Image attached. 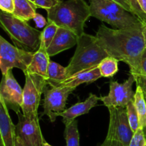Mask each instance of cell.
Here are the masks:
<instances>
[{"instance_id":"6da1fadb","label":"cell","mask_w":146,"mask_h":146,"mask_svg":"<svg viewBox=\"0 0 146 146\" xmlns=\"http://www.w3.org/2000/svg\"><path fill=\"white\" fill-rule=\"evenodd\" d=\"M143 25L112 29L101 24L96 34L108 55L126 63L132 74L139 72L141 57L145 49Z\"/></svg>"},{"instance_id":"7a4b0ae2","label":"cell","mask_w":146,"mask_h":146,"mask_svg":"<svg viewBox=\"0 0 146 146\" xmlns=\"http://www.w3.org/2000/svg\"><path fill=\"white\" fill-rule=\"evenodd\" d=\"M46 11L48 21L71 30L78 37L84 33L86 21L91 17L89 4L84 0L61 1Z\"/></svg>"},{"instance_id":"3957f363","label":"cell","mask_w":146,"mask_h":146,"mask_svg":"<svg viewBox=\"0 0 146 146\" xmlns=\"http://www.w3.org/2000/svg\"><path fill=\"white\" fill-rule=\"evenodd\" d=\"M108 56L96 36L84 32L78 38L75 53L66 67V78L78 72L98 66Z\"/></svg>"},{"instance_id":"277c9868","label":"cell","mask_w":146,"mask_h":146,"mask_svg":"<svg viewBox=\"0 0 146 146\" xmlns=\"http://www.w3.org/2000/svg\"><path fill=\"white\" fill-rule=\"evenodd\" d=\"M0 24L1 28L10 37L14 46L24 51L34 53L39 49L41 31L31 27L27 21L1 11Z\"/></svg>"},{"instance_id":"5b68a950","label":"cell","mask_w":146,"mask_h":146,"mask_svg":"<svg viewBox=\"0 0 146 146\" xmlns=\"http://www.w3.org/2000/svg\"><path fill=\"white\" fill-rule=\"evenodd\" d=\"M91 17L116 29H125L145 24L133 13L113 0H89Z\"/></svg>"},{"instance_id":"8992f818","label":"cell","mask_w":146,"mask_h":146,"mask_svg":"<svg viewBox=\"0 0 146 146\" xmlns=\"http://www.w3.org/2000/svg\"><path fill=\"white\" fill-rule=\"evenodd\" d=\"M26 81L23 89V104L21 110L24 115L29 117L38 116V108L41 94L47 85V79L44 77L25 72Z\"/></svg>"},{"instance_id":"52a82bcc","label":"cell","mask_w":146,"mask_h":146,"mask_svg":"<svg viewBox=\"0 0 146 146\" xmlns=\"http://www.w3.org/2000/svg\"><path fill=\"white\" fill-rule=\"evenodd\" d=\"M34 52L24 51L0 37V69L2 75L13 68L26 72L31 62Z\"/></svg>"},{"instance_id":"ba28073f","label":"cell","mask_w":146,"mask_h":146,"mask_svg":"<svg viewBox=\"0 0 146 146\" xmlns=\"http://www.w3.org/2000/svg\"><path fill=\"white\" fill-rule=\"evenodd\" d=\"M76 88L69 87H57L47 84L44 91L43 115L48 117L50 121L54 122L58 116L66 110L67 100Z\"/></svg>"},{"instance_id":"9c48e42d","label":"cell","mask_w":146,"mask_h":146,"mask_svg":"<svg viewBox=\"0 0 146 146\" xmlns=\"http://www.w3.org/2000/svg\"><path fill=\"white\" fill-rule=\"evenodd\" d=\"M110 122L106 137L121 142L128 146L133 136L127 114L126 107H109Z\"/></svg>"},{"instance_id":"30bf717a","label":"cell","mask_w":146,"mask_h":146,"mask_svg":"<svg viewBox=\"0 0 146 146\" xmlns=\"http://www.w3.org/2000/svg\"><path fill=\"white\" fill-rule=\"evenodd\" d=\"M19 122L16 125L17 136L24 146H44L43 137L38 117H29L22 113H17Z\"/></svg>"},{"instance_id":"8fae6325","label":"cell","mask_w":146,"mask_h":146,"mask_svg":"<svg viewBox=\"0 0 146 146\" xmlns=\"http://www.w3.org/2000/svg\"><path fill=\"white\" fill-rule=\"evenodd\" d=\"M135 82L132 74L123 83L111 81L109 93L108 95L100 97V100L108 108L126 107L128 102L134 100L135 92L133 90V84Z\"/></svg>"},{"instance_id":"7c38bea8","label":"cell","mask_w":146,"mask_h":146,"mask_svg":"<svg viewBox=\"0 0 146 146\" xmlns=\"http://www.w3.org/2000/svg\"><path fill=\"white\" fill-rule=\"evenodd\" d=\"M0 97L8 108H11L17 114L19 113L23 104V90L14 77L12 70L3 75L0 84Z\"/></svg>"},{"instance_id":"4fadbf2b","label":"cell","mask_w":146,"mask_h":146,"mask_svg":"<svg viewBox=\"0 0 146 146\" xmlns=\"http://www.w3.org/2000/svg\"><path fill=\"white\" fill-rule=\"evenodd\" d=\"M0 146H16L17 133L14 125L10 117L8 107L2 98L0 97Z\"/></svg>"},{"instance_id":"5bb4252c","label":"cell","mask_w":146,"mask_h":146,"mask_svg":"<svg viewBox=\"0 0 146 146\" xmlns=\"http://www.w3.org/2000/svg\"><path fill=\"white\" fill-rule=\"evenodd\" d=\"M78 35L64 27H58L54 40L47 49L49 57H54L60 52L77 45L78 41Z\"/></svg>"},{"instance_id":"9a60e30c","label":"cell","mask_w":146,"mask_h":146,"mask_svg":"<svg viewBox=\"0 0 146 146\" xmlns=\"http://www.w3.org/2000/svg\"><path fill=\"white\" fill-rule=\"evenodd\" d=\"M98 65L91 68L86 69L82 71L78 72L68 78L61 82L54 83H48L50 85L57 86V87H69L76 88V87L84 83H91L101 77Z\"/></svg>"},{"instance_id":"2e32d148","label":"cell","mask_w":146,"mask_h":146,"mask_svg":"<svg viewBox=\"0 0 146 146\" xmlns=\"http://www.w3.org/2000/svg\"><path fill=\"white\" fill-rule=\"evenodd\" d=\"M99 100L100 97H98V96L92 94V93H90L88 97L85 101L78 102L71 106L69 108L66 109L60 115V116L63 117V121H64V124L66 123L71 121V120H76V118L78 116L89 113L90 110L98 104Z\"/></svg>"},{"instance_id":"e0dca14e","label":"cell","mask_w":146,"mask_h":146,"mask_svg":"<svg viewBox=\"0 0 146 146\" xmlns=\"http://www.w3.org/2000/svg\"><path fill=\"white\" fill-rule=\"evenodd\" d=\"M50 57L47 52V49L40 46L39 49L34 52L31 62L26 72L38 74L48 80V67Z\"/></svg>"},{"instance_id":"ac0fdd59","label":"cell","mask_w":146,"mask_h":146,"mask_svg":"<svg viewBox=\"0 0 146 146\" xmlns=\"http://www.w3.org/2000/svg\"><path fill=\"white\" fill-rule=\"evenodd\" d=\"M36 4L29 0H14V10L11 14L28 21L34 19L36 14Z\"/></svg>"},{"instance_id":"d6986e66","label":"cell","mask_w":146,"mask_h":146,"mask_svg":"<svg viewBox=\"0 0 146 146\" xmlns=\"http://www.w3.org/2000/svg\"><path fill=\"white\" fill-rule=\"evenodd\" d=\"M134 104L139 117L140 127H146V99L143 91L140 86L136 85L134 96Z\"/></svg>"},{"instance_id":"ffe728a7","label":"cell","mask_w":146,"mask_h":146,"mask_svg":"<svg viewBox=\"0 0 146 146\" xmlns=\"http://www.w3.org/2000/svg\"><path fill=\"white\" fill-rule=\"evenodd\" d=\"M64 135L66 142V146H80L78 122L76 120L65 123Z\"/></svg>"},{"instance_id":"44dd1931","label":"cell","mask_w":146,"mask_h":146,"mask_svg":"<svg viewBox=\"0 0 146 146\" xmlns=\"http://www.w3.org/2000/svg\"><path fill=\"white\" fill-rule=\"evenodd\" d=\"M47 73V83L58 82L66 78V68L54 61H50Z\"/></svg>"},{"instance_id":"7402d4cb","label":"cell","mask_w":146,"mask_h":146,"mask_svg":"<svg viewBox=\"0 0 146 146\" xmlns=\"http://www.w3.org/2000/svg\"><path fill=\"white\" fill-rule=\"evenodd\" d=\"M118 60L114 57L108 56L98 64L101 76L104 77H111L118 71Z\"/></svg>"},{"instance_id":"603a6c76","label":"cell","mask_w":146,"mask_h":146,"mask_svg":"<svg viewBox=\"0 0 146 146\" xmlns=\"http://www.w3.org/2000/svg\"><path fill=\"white\" fill-rule=\"evenodd\" d=\"M58 27H59L57 26L55 23L48 21V24L44 27V30L41 31V45H40L41 47L48 49L56 34Z\"/></svg>"},{"instance_id":"cb8c5ba5","label":"cell","mask_w":146,"mask_h":146,"mask_svg":"<svg viewBox=\"0 0 146 146\" xmlns=\"http://www.w3.org/2000/svg\"><path fill=\"white\" fill-rule=\"evenodd\" d=\"M126 110L130 125H131L133 131L135 133L141 127H140L139 117H138V115L135 110V104H134V100H131V102H128L126 106Z\"/></svg>"},{"instance_id":"d4e9b609","label":"cell","mask_w":146,"mask_h":146,"mask_svg":"<svg viewBox=\"0 0 146 146\" xmlns=\"http://www.w3.org/2000/svg\"><path fill=\"white\" fill-rule=\"evenodd\" d=\"M128 146H146V135L143 127H139L134 133Z\"/></svg>"},{"instance_id":"484cf974","label":"cell","mask_w":146,"mask_h":146,"mask_svg":"<svg viewBox=\"0 0 146 146\" xmlns=\"http://www.w3.org/2000/svg\"><path fill=\"white\" fill-rule=\"evenodd\" d=\"M131 7L133 13L146 24V14L141 9L138 0H127Z\"/></svg>"},{"instance_id":"4316f807","label":"cell","mask_w":146,"mask_h":146,"mask_svg":"<svg viewBox=\"0 0 146 146\" xmlns=\"http://www.w3.org/2000/svg\"><path fill=\"white\" fill-rule=\"evenodd\" d=\"M63 0H35L34 4L37 8H42L48 10L61 2Z\"/></svg>"},{"instance_id":"83f0119b","label":"cell","mask_w":146,"mask_h":146,"mask_svg":"<svg viewBox=\"0 0 146 146\" xmlns=\"http://www.w3.org/2000/svg\"><path fill=\"white\" fill-rule=\"evenodd\" d=\"M1 11L12 14L14 10V0H0Z\"/></svg>"},{"instance_id":"f1b7e54d","label":"cell","mask_w":146,"mask_h":146,"mask_svg":"<svg viewBox=\"0 0 146 146\" xmlns=\"http://www.w3.org/2000/svg\"><path fill=\"white\" fill-rule=\"evenodd\" d=\"M134 77L137 85L142 88L144 94L146 95V76L141 74H132Z\"/></svg>"},{"instance_id":"f546056e","label":"cell","mask_w":146,"mask_h":146,"mask_svg":"<svg viewBox=\"0 0 146 146\" xmlns=\"http://www.w3.org/2000/svg\"><path fill=\"white\" fill-rule=\"evenodd\" d=\"M33 19H34V21H35L36 25V27H38V28H40V29L44 28V27H45L48 24V21H47V20L46 19L44 18L41 14H38V13L36 14V15L34 16Z\"/></svg>"},{"instance_id":"4dcf8cb0","label":"cell","mask_w":146,"mask_h":146,"mask_svg":"<svg viewBox=\"0 0 146 146\" xmlns=\"http://www.w3.org/2000/svg\"><path fill=\"white\" fill-rule=\"evenodd\" d=\"M137 74H141V75L146 76V48L144 50L143 52L141 60V64H140L139 72Z\"/></svg>"},{"instance_id":"1f68e13d","label":"cell","mask_w":146,"mask_h":146,"mask_svg":"<svg viewBox=\"0 0 146 146\" xmlns=\"http://www.w3.org/2000/svg\"><path fill=\"white\" fill-rule=\"evenodd\" d=\"M100 146H124V145L121 143V142L118 141V140L108 138V137H106L104 142Z\"/></svg>"},{"instance_id":"d6a6232c","label":"cell","mask_w":146,"mask_h":146,"mask_svg":"<svg viewBox=\"0 0 146 146\" xmlns=\"http://www.w3.org/2000/svg\"><path fill=\"white\" fill-rule=\"evenodd\" d=\"M113 1H115V2H117V3H118L120 5L122 6L123 7H124L125 9L128 10V11H131V12L133 13L131 6H130L129 3L128 2V1H127V0H113Z\"/></svg>"},{"instance_id":"836d02e7","label":"cell","mask_w":146,"mask_h":146,"mask_svg":"<svg viewBox=\"0 0 146 146\" xmlns=\"http://www.w3.org/2000/svg\"><path fill=\"white\" fill-rule=\"evenodd\" d=\"M141 9L146 14V0H138Z\"/></svg>"},{"instance_id":"e575fe53","label":"cell","mask_w":146,"mask_h":146,"mask_svg":"<svg viewBox=\"0 0 146 146\" xmlns=\"http://www.w3.org/2000/svg\"><path fill=\"white\" fill-rule=\"evenodd\" d=\"M143 34L144 40H145V45L146 48V24H145L143 27Z\"/></svg>"},{"instance_id":"d590c367","label":"cell","mask_w":146,"mask_h":146,"mask_svg":"<svg viewBox=\"0 0 146 146\" xmlns=\"http://www.w3.org/2000/svg\"><path fill=\"white\" fill-rule=\"evenodd\" d=\"M16 146H24L22 142L21 141L19 138L17 136V141H16Z\"/></svg>"},{"instance_id":"8d00e7d4","label":"cell","mask_w":146,"mask_h":146,"mask_svg":"<svg viewBox=\"0 0 146 146\" xmlns=\"http://www.w3.org/2000/svg\"><path fill=\"white\" fill-rule=\"evenodd\" d=\"M44 146H51V145L48 144V143H46V142L45 141V143H44Z\"/></svg>"},{"instance_id":"74e56055","label":"cell","mask_w":146,"mask_h":146,"mask_svg":"<svg viewBox=\"0 0 146 146\" xmlns=\"http://www.w3.org/2000/svg\"><path fill=\"white\" fill-rule=\"evenodd\" d=\"M145 99H146V97H145ZM143 130H144V133H145V135H146V127H144Z\"/></svg>"},{"instance_id":"f35d334b","label":"cell","mask_w":146,"mask_h":146,"mask_svg":"<svg viewBox=\"0 0 146 146\" xmlns=\"http://www.w3.org/2000/svg\"><path fill=\"white\" fill-rule=\"evenodd\" d=\"M29 1H31V2H33V3L35 2V0H29Z\"/></svg>"},{"instance_id":"ab89813d","label":"cell","mask_w":146,"mask_h":146,"mask_svg":"<svg viewBox=\"0 0 146 146\" xmlns=\"http://www.w3.org/2000/svg\"><path fill=\"white\" fill-rule=\"evenodd\" d=\"M145 97H146V95H145Z\"/></svg>"}]
</instances>
